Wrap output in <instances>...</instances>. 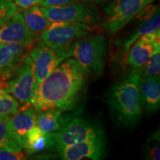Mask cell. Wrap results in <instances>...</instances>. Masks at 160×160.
<instances>
[{
	"label": "cell",
	"instance_id": "obj_1",
	"mask_svg": "<svg viewBox=\"0 0 160 160\" xmlns=\"http://www.w3.org/2000/svg\"><path fill=\"white\" fill-rule=\"evenodd\" d=\"M87 76L77 60L65 59L36 88L30 105L36 111L73 108L85 88Z\"/></svg>",
	"mask_w": 160,
	"mask_h": 160
},
{
	"label": "cell",
	"instance_id": "obj_2",
	"mask_svg": "<svg viewBox=\"0 0 160 160\" xmlns=\"http://www.w3.org/2000/svg\"><path fill=\"white\" fill-rule=\"evenodd\" d=\"M140 69L134 68L122 80L111 86L107 102L112 119L118 127L131 129L139 123L142 108L139 95Z\"/></svg>",
	"mask_w": 160,
	"mask_h": 160
},
{
	"label": "cell",
	"instance_id": "obj_3",
	"mask_svg": "<svg viewBox=\"0 0 160 160\" xmlns=\"http://www.w3.org/2000/svg\"><path fill=\"white\" fill-rule=\"evenodd\" d=\"M68 49L70 57L74 58L88 74L102 73L107 57V42L103 35L82 37Z\"/></svg>",
	"mask_w": 160,
	"mask_h": 160
},
{
	"label": "cell",
	"instance_id": "obj_4",
	"mask_svg": "<svg viewBox=\"0 0 160 160\" xmlns=\"http://www.w3.org/2000/svg\"><path fill=\"white\" fill-rule=\"evenodd\" d=\"M104 133L103 129L97 124L81 117L62 119L60 117V127L51 133V144L57 151L73 144Z\"/></svg>",
	"mask_w": 160,
	"mask_h": 160
},
{
	"label": "cell",
	"instance_id": "obj_5",
	"mask_svg": "<svg viewBox=\"0 0 160 160\" xmlns=\"http://www.w3.org/2000/svg\"><path fill=\"white\" fill-rule=\"evenodd\" d=\"M93 31L90 24L53 22L39 36V43L55 50H65Z\"/></svg>",
	"mask_w": 160,
	"mask_h": 160
},
{
	"label": "cell",
	"instance_id": "obj_6",
	"mask_svg": "<svg viewBox=\"0 0 160 160\" xmlns=\"http://www.w3.org/2000/svg\"><path fill=\"white\" fill-rule=\"evenodd\" d=\"M154 0H113L104 8L103 27L111 34L117 33Z\"/></svg>",
	"mask_w": 160,
	"mask_h": 160
},
{
	"label": "cell",
	"instance_id": "obj_7",
	"mask_svg": "<svg viewBox=\"0 0 160 160\" xmlns=\"http://www.w3.org/2000/svg\"><path fill=\"white\" fill-rule=\"evenodd\" d=\"M14 67L13 74L7 82L8 91L19 104L29 105L34 93V68L29 55L23 56Z\"/></svg>",
	"mask_w": 160,
	"mask_h": 160
},
{
	"label": "cell",
	"instance_id": "obj_8",
	"mask_svg": "<svg viewBox=\"0 0 160 160\" xmlns=\"http://www.w3.org/2000/svg\"><path fill=\"white\" fill-rule=\"evenodd\" d=\"M29 56L33 61L34 68V91L44 79L70 57L68 48L55 50L40 43L31 48Z\"/></svg>",
	"mask_w": 160,
	"mask_h": 160
},
{
	"label": "cell",
	"instance_id": "obj_9",
	"mask_svg": "<svg viewBox=\"0 0 160 160\" xmlns=\"http://www.w3.org/2000/svg\"><path fill=\"white\" fill-rule=\"evenodd\" d=\"M50 21L62 22H82L91 24L99 20L95 9L84 4H72L65 6L40 8Z\"/></svg>",
	"mask_w": 160,
	"mask_h": 160
},
{
	"label": "cell",
	"instance_id": "obj_10",
	"mask_svg": "<svg viewBox=\"0 0 160 160\" xmlns=\"http://www.w3.org/2000/svg\"><path fill=\"white\" fill-rule=\"evenodd\" d=\"M107 144L105 134L102 133L67 146L58 153L59 157L63 160H98L105 156Z\"/></svg>",
	"mask_w": 160,
	"mask_h": 160
},
{
	"label": "cell",
	"instance_id": "obj_11",
	"mask_svg": "<svg viewBox=\"0 0 160 160\" xmlns=\"http://www.w3.org/2000/svg\"><path fill=\"white\" fill-rule=\"evenodd\" d=\"M159 50L160 33L157 30L142 35L132 45L128 52V62L133 69L139 68Z\"/></svg>",
	"mask_w": 160,
	"mask_h": 160
},
{
	"label": "cell",
	"instance_id": "obj_12",
	"mask_svg": "<svg viewBox=\"0 0 160 160\" xmlns=\"http://www.w3.org/2000/svg\"><path fill=\"white\" fill-rule=\"evenodd\" d=\"M37 38L27 27L22 13H16L0 26V44H33Z\"/></svg>",
	"mask_w": 160,
	"mask_h": 160
},
{
	"label": "cell",
	"instance_id": "obj_13",
	"mask_svg": "<svg viewBox=\"0 0 160 160\" xmlns=\"http://www.w3.org/2000/svg\"><path fill=\"white\" fill-rule=\"evenodd\" d=\"M36 111L34 108H28L9 117L8 129L10 137L18 145L26 151L27 136L30 130L36 125Z\"/></svg>",
	"mask_w": 160,
	"mask_h": 160
},
{
	"label": "cell",
	"instance_id": "obj_14",
	"mask_svg": "<svg viewBox=\"0 0 160 160\" xmlns=\"http://www.w3.org/2000/svg\"><path fill=\"white\" fill-rule=\"evenodd\" d=\"M139 95L142 111L148 114L158 111L160 107L159 75L140 78Z\"/></svg>",
	"mask_w": 160,
	"mask_h": 160
},
{
	"label": "cell",
	"instance_id": "obj_15",
	"mask_svg": "<svg viewBox=\"0 0 160 160\" xmlns=\"http://www.w3.org/2000/svg\"><path fill=\"white\" fill-rule=\"evenodd\" d=\"M32 44L5 43L0 44V71L4 74L15 67L25 56L26 51L31 50Z\"/></svg>",
	"mask_w": 160,
	"mask_h": 160
},
{
	"label": "cell",
	"instance_id": "obj_16",
	"mask_svg": "<svg viewBox=\"0 0 160 160\" xmlns=\"http://www.w3.org/2000/svg\"><path fill=\"white\" fill-rule=\"evenodd\" d=\"M22 15L27 27L38 37L44 31L48 29L52 24V22L46 17L41 8L37 5L25 8Z\"/></svg>",
	"mask_w": 160,
	"mask_h": 160
},
{
	"label": "cell",
	"instance_id": "obj_17",
	"mask_svg": "<svg viewBox=\"0 0 160 160\" xmlns=\"http://www.w3.org/2000/svg\"><path fill=\"white\" fill-rule=\"evenodd\" d=\"M143 21L140 23V25L124 41L122 44V50L125 53L128 52L130 48L140 37L148 33H151V32L159 30V10L156 11L153 14L143 18Z\"/></svg>",
	"mask_w": 160,
	"mask_h": 160
},
{
	"label": "cell",
	"instance_id": "obj_18",
	"mask_svg": "<svg viewBox=\"0 0 160 160\" xmlns=\"http://www.w3.org/2000/svg\"><path fill=\"white\" fill-rule=\"evenodd\" d=\"M62 111L50 109L36 112V125L45 133H53L60 127Z\"/></svg>",
	"mask_w": 160,
	"mask_h": 160
},
{
	"label": "cell",
	"instance_id": "obj_19",
	"mask_svg": "<svg viewBox=\"0 0 160 160\" xmlns=\"http://www.w3.org/2000/svg\"><path fill=\"white\" fill-rule=\"evenodd\" d=\"M19 103L10 92L0 87V117L12 116L19 111Z\"/></svg>",
	"mask_w": 160,
	"mask_h": 160
},
{
	"label": "cell",
	"instance_id": "obj_20",
	"mask_svg": "<svg viewBox=\"0 0 160 160\" xmlns=\"http://www.w3.org/2000/svg\"><path fill=\"white\" fill-rule=\"evenodd\" d=\"M144 153L146 159L159 160L160 145L159 131L152 133L151 137L148 139L147 143L144 149Z\"/></svg>",
	"mask_w": 160,
	"mask_h": 160
},
{
	"label": "cell",
	"instance_id": "obj_21",
	"mask_svg": "<svg viewBox=\"0 0 160 160\" xmlns=\"http://www.w3.org/2000/svg\"><path fill=\"white\" fill-rule=\"evenodd\" d=\"M141 77H154L160 73V53H156L139 68Z\"/></svg>",
	"mask_w": 160,
	"mask_h": 160
},
{
	"label": "cell",
	"instance_id": "obj_22",
	"mask_svg": "<svg viewBox=\"0 0 160 160\" xmlns=\"http://www.w3.org/2000/svg\"><path fill=\"white\" fill-rule=\"evenodd\" d=\"M10 117L6 116V117H0V149L5 148H21L9 135L8 121Z\"/></svg>",
	"mask_w": 160,
	"mask_h": 160
},
{
	"label": "cell",
	"instance_id": "obj_23",
	"mask_svg": "<svg viewBox=\"0 0 160 160\" xmlns=\"http://www.w3.org/2000/svg\"><path fill=\"white\" fill-rule=\"evenodd\" d=\"M19 13V8L13 0H0V26Z\"/></svg>",
	"mask_w": 160,
	"mask_h": 160
},
{
	"label": "cell",
	"instance_id": "obj_24",
	"mask_svg": "<svg viewBox=\"0 0 160 160\" xmlns=\"http://www.w3.org/2000/svg\"><path fill=\"white\" fill-rule=\"evenodd\" d=\"M27 159L22 148H5L0 149V160H22Z\"/></svg>",
	"mask_w": 160,
	"mask_h": 160
},
{
	"label": "cell",
	"instance_id": "obj_25",
	"mask_svg": "<svg viewBox=\"0 0 160 160\" xmlns=\"http://www.w3.org/2000/svg\"><path fill=\"white\" fill-rule=\"evenodd\" d=\"M77 0H39V4L44 7H57L74 4Z\"/></svg>",
	"mask_w": 160,
	"mask_h": 160
},
{
	"label": "cell",
	"instance_id": "obj_26",
	"mask_svg": "<svg viewBox=\"0 0 160 160\" xmlns=\"http://www.w3.org/2000/svg\"><path fill=\"white\" fill-rule=\"evenodd\" d=\"M18 8H28L31 6L38 5L39 0H13Z\"/></svg>",
	"mask_w": 160,
	"mask_h": 160
},
{
	"label": "cell",
	"instance_id": "obj_27",
	"mask_svg": "<svg viewBox=\"0 0 160 160\" xmlns=\"http://www.w3.org/2000/svg\"><path fill=\"white\" fill-rule=\"evenodd\" d=\"M3 74V71H0V77H2V75Z\"/></svg>",
	"mask_w": 160,
	"mask_h": 160
},
{
	"label": "cell",
	"instance_id": "obj_28",
	"mask_svg": "<svg viewBox=\"0 0 160 160\" xmlns=\"http://www.w3.org/2000/svg\"><path fill=\"white\" fill-rule=\"evenodd\" d=\"M85 1H91V0H85Z\"/></svg>",
	"mask_w": 160,
	"mask_h": 160
}]
</instances>
